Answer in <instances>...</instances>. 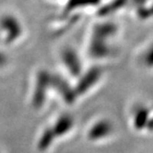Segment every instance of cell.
<instances>
[{
    "label": "cell",
    "instance_id": "7a4b0ae2",
    "mask_svg": "<svg viewBox=\"0 0 153 153\" xmlns=\"http://www.w3.org/2000/svg\"><path fill=\"white\" fill-rule=\"evenodd\" d=\"M141 60L145 68H153V45L145 50Z\"/></svg>",
    "mask_w": 153,
    "mask_h": 153
},
{
    "label": "cell",
    "instance_id": "6da1fadb",
    "mask_svg": "<svg viewBox=\"0 0 153 153\" xmlns=\"http://www.w3.org/2000/svg\"><path fill=\"white\" fill-rule=\"evenodd\" d=\"M112 126L109 125L106 121H101L97 122L92 126V127L90 130L89 137L92 140H99L102 137V138L106 137L107 136L111 135L112 132Z\"/></svg>",
    "mask_w": 153,
    "mask_h": 153
}]
</instances>
